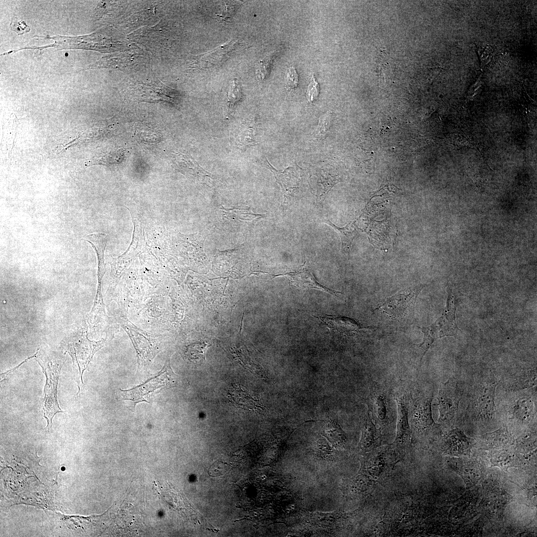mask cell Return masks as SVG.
Listing matches in <instances>:
<instances>
[{"label":"cell","mask_w":537,"mask_h":537,"mask_svg":"<svg viewBox=\"0 0 537 537\" xmlns=\"http://www.w3.org/2000/svg\"><path fill=\"white\" fill-rule=\"evenodd\" d=\"M62 354L48 348H41L34 355L35 360L41 367L46 376L42 410L47 421L46 428L50 430L52 420L58 413L64 412L59 407L57 388L61 370L66 358Z\"/></svg>","instance_id":"obj_1"},{"label":"cell","mask_w":537,"mask_h":537,"mask_svg":"<svg viewBox=\"0 0 537 537\" xmlns=\"http://www.w3.org/2000/svg\"><path fill=\"white\" fill-rule=\"evenodd\" d=\"M499 380L490 371L475 381L468 393L466 415L475 420L490 421L495 416V389Z\"/></svg>","instance_id":"obj_2"},{"label":"cell","mask_w":537,"mask_h":537,"mask_svg":"<svg viewBox=\"0 0 537 537\" xmlns=\"http://www.w3.org/2000/svg\"><path fill=\"white\" fill-rule=\"evenodd\" d=\"M448 293L446 307L441 317L429 327H418L424 334L422 343L418 345L422 351L420 363L435 341L446 336H455L460 331L455 321V298L451 290H448Z\"/></svg>","instance_id":"obj_3"},{"label":"cell","mask_w":537,"mask_h":537,"mask_svg":"<svg viewBox=\"0 0 537 537\" xmlns=\"http://www.w3.org/2000/svg\"><path fill=\"white\" fill-rule=\"evenodd\" d=\"M433 396V391L424 392L415 398L412 393L408 411L412 438L421 440L439 429L440 425L435 423L432 417Z\"/></svg>","instance_id":"obj_4"},{"label":"cell","mask_w":537,"mask_h":537,"mask_svg":"<svg viewBox=\"0 0 537 537\" xmlns=\"http://www.w3.org/2000/svg\"><path fill=\"white\" fill-rule=\"evenodd\" d=\"M365 453L359 474L375 484L388 474L402 455L391 444L381 446Z\"/></svg>","instance_id":"obj_5"},{"label":"cell","mask_w":537,"mask_h":537,"mask_svg":"<svg viewBox=\"0 0 537 537\" xmlns=\"http://www.w3.org/2000/svg\"><path fill=\"white\" fill-rule=\"evenodd\" d=\"M396 401L398 416L396 436L391 445L401 454L410 449L412 435L408 419L409 403L412 393L407 383H399L392 391Z\"/></svg>","instance_id":"obj_6"},{"label":"cell","mask_w":537,"mask_h":537,"mask_svg":"<svg viewBox=\"0 0 537 537\" xmlns=\"http://www.w3.org/2000/svg\"><path fill=\"white\" fill-rule=\"evenodd\" d=\"M100 345V343H94L90 341L87 338L86 330L82 328L77 329L63 340L62 348L65 353L69 354L74 365L77 366V373L79 372V380L82 381L83 372L86 369L93 354Z\"/></svg>","instance_id":"obj_7"},{"label":"cell","mask_w":537,"mask_h":537,"mask_svg":"<svg viewBox=\"0 0 537 537\" xmlns=\"http://www.w3.org/2000/svg\"><path fill=\"white\" fill-rule=\"evenodd\" d=\"M423 286L409 288L387 298L378 305L374 310L379 309L391 318L407 320L413 318L417 297Z\"/></svg>","instance_id":"obj_8"},{"label":"cell","mask_w":537,"mask_h":537,"mask_svg":"<svg viewBox=\"0 0 537 537\" xmlns=\"http://www.w3.org/2000/svg\"><path fill=\"white\" fill-rule=\"evenodd\" d=\"M392 396V391L382 384L374 383L370 388L366 403L375 423L381 429L389 426L394 420Z\"/></svg>","instance_id":"obj_9"},{"label":"cell","mask_w":537,"mask_h":537,"mask_svg":"<svg viewBox=\"0 0 537 537\" xmlns=\"http://www.w3.org/2000/svg\"><path fill=\"white\" fill-rule=\"evenodd\" d=\"M462 394V391L455 379H450L441 384L437 396L440 424L447 425L453 423Z\"/></svg>","instance_id":"obj_10"},{"label":"cell","mask_w":537,"mask_h":537,"mask_svg":"<svg viewBox=\"0 0 537 537\" xmlns=\"http://www.w3.org/2000/svg\"><path fill=\"white\" fill-rule=\"evenodd\" d=\"M171 368L169 362H167L158 375L147 380L144 383L132 389L122 390L125 399L132 401L134 407L137 403L145 401L148 394L157 389L173 386L178 377Z\"/></svg>","instance_id":"obj_11"},{"label":"cell","mask_w":537,"mask_h":537,"mask_svg":"<svg viewBox=\"0 0 537 537\" xmlns=\"http://www.w3.org/2000/svg\"><path fill=\"white\" fill-rule=\"evenodd\" d=\"M175 167L183 174L194 177L200 182L210 185L214 177L203 170L191 157L181 153L173 154Z\"/></svg>","instance_id":"obj_12"},{"label":"cell","mask_w":537,"mask_h":537,"mask_svg":"<svg viewBox=\"0 0 537 537\" xmlns=\"http://www.w3.org/2000/svg\"><path fill=\"white\" fill-rule=\"evenodd\" d=\"M382 442L381 428L376 427L367 412L362 421L361 436L358 446V450L367 453L382 446Z\"/></svg>","instance_id":"obj_13"},{"label":"cell","mask_w":537,"mask_h":537,"mask_svg":"<svg viewBox=\"0 0 537 537\" xmlns=\"http://www.w3.org/2000/svg\"><path fill=\"white\" fill-rule=\"evenodd\" d=\"M285 275L293 285L301 288H312L324 291L333 295L338 296L341 292L325 287L319 283L313 273L305 267L295 271L286 272L275 276Z\"/></svg>","instance_id":"obj_14"},{"label":"cell","mask_w":537,"mask_h":537,"mask_svg":"<svg viewBox=\"0 0 537 537\" xmlns=\"http://www.w3.org/2000/svg\"><path fill=\"white\" fill-rule=\"evenodd\" d=\"M317 318L330 330L347 336L354 335L364 329L355 320L344 316L325 314Z\"/></svg>","instance_id":"obj_15"},{"label":"cell","mask_w":537,"mask_h":537,"mask_svg":"<svg viewBox=\"0 0 537 537\" xmlns=\"http://www.w3.org/2000/svg\"><path fill=\"white\" fill-rule=\"evenodd\" d=\"M85 239L90 243L94 249L97 259L98 291H100V284L105 272L104 254L108 241V235L103 233H94L87 235Z\"/></svg>","instance_id":"obj_16"},{"label":"cell","mask_w":537,"mask_h":537,"mask_svg":"<svg viewBox=\"0 0 537 537\" xmlns=\"http://www.w3.org/2000/svg\"><path fill=\"white\" fill-rule=\"evenodd\" d=\"M220 209L223 213V216L234 225L245 226L254 224L264 217L263 215L255 214L246 207H234L225 208L223 207Z\"/></svg>","instance_id":"obj_17"},{"label":"cell","mask_w":537,"mask_h":537,"mask_svg":"<svg viewBox=\"0 0 537 537\" xmlns=\"http://www.w3.org/2000/svg\"><path fill=\"white\" fill-rule=\"evenodd\" d=\"M510 414L517 421L527 423L535 416V406L531 396H522L515 400L511 406Z\"/></svg>","instance_id":"obj_18"},{"label":"cell","mask_w":537,"mask_h":537,"mask_svg":"<svg viewBox=\"0 0 537 537\" xmlns=\"http://www.w3.org/2000/svg\"><path fill=\"white\" fill-rule=\"evenodd\" d=\"M324 222L338 232L341 240V250L349 256L353 241L358 232L355 221L350 222L343 227L337 226L328 219L325 220Z\"/></svg>","instance_id":"obj_19"},{"label":"cell","mask_w":537,"mask_h":537,"mask_svg":"<svg viewBox=\"0 0 537 537\" xmlns=\"http://www.w3.org/2000/svg\"><path fill=\"white\" fill-rule=\"evenodd\" d=\"M265 164L269 170L274 174V176L281 186L283 195L286 197L295 189L297 183L296 180L292 175V172L289 169H285L283 171L277 170L271 165L266 159Z\"/></svg>","instance_id":"obj_20"},{"label":"cell","mask_w":537,"mask_h":537,"mask_svg":"<svg viewBox=\"0 0 537 537\" xmlns=\"http://www.w3.org/2000/svg\"><path fill=\"white\" fill-rule=\"evenodd\" d=\"M256 124L254 117L245 119L240 124L236 136V143L239 147L254 145L256 142L255 130Z\"/></svg>","instance_id":"obj_21"},{"label":"cell","mask_w":537,"mask_h":537,"mask_svg":"<svg viewBox=\"0 0 537 537\" xmlns=\"http://www.w3.org/2000/svg\"><path fill=\"white\" fill-rule=\"evenodd\" d=\"M124 157L125 153L122 149H113L99 157L90 159L86 163V165L88 166L95 165H117L122 162Z\"/></svg>","instance_id":"obj_22"},{"label":"cell","mask_w":537,"mask_h":537,"mask_svg":"<svg viewBox=\"0 0 537 537\" xmlns=\"http://www.w3.org/2000/svg\"><path fill=\"white\" fill-rule=\"evenodd\" d=\"M324 432L334 445L344 446L347 443L346 434L335 420H331L326 425Z\"/></svg>","instance_id":"obj_23"},{"label":"cell","mask_w":537,"mask_h":537,"mask_svg":"<svg viewBox=\"0 0 537 537\" xmlns=\"http://www.w3.org/2000/svg\"><path fill=\"white\" fill-rule=\"evenodd\" d=\"M236 79L231 83V86L227 93V98L225 104V115L227 118L233 116L235 114L236 107L242 98L241 89Z\"/></svg>","instance_id":"obj_24"},{"label":"cell","mask_w":537,"mask_h":537,"mask_svg":"<svg viewBox=\"0 0 537 537\" xmlns=\"http://www.w3.org/2000/svg\"><path fill=\"white\" fill-rule=\"evenodd\" d=\"M467 443L468 442L465 436L459 430H454L443 438L442 448L445 452L449 453L458 448V446H463L467 444Z\"/></svg>","instance_id":"obj_25"},{"label":"cell","mask_w":537,"mask_h":537,"mask_svg":"<svg viewBox=\"0 0 537 537\" xmlns=\"http://www.w3.org/2000/svg\"><path fill=\"white\" fill-rule=\"evenodd\" d=\"M232 391L243 398L232 399L233 401L236 402L235 403L238 404L240 401L242 400V402L240 405L242 406V407H247L252 409L261 407L259 401L252 397L249 394H247V392L245 391L246 390H243V389L242 390L241 388L234 387Z\"/></svg>","instance_id":"obj_26"},{"label":"cell","mask_w":537,"mask_h":537,"mask_svg":"<svg viewBox=\"0 0 537 537\" xmlns=\"http://www.w3.org/2000/svg\"><path fill=\"white\" fill-rule=\"evenodd\" d=\"M331 118V114L327 113L321 118L316 129L315 137L317 139H322L326 134L329 128Z\"/></svg>","instance_id":"obj_27"},{"label":"cell","mask_w":537,"mask_h":537,"mask_svg":"<svg viewBox=\"0 0 537 537\" xmlns=\"http://www.w3.org/2000/svg\"><path fill=\"white\" fill-rule=\"evenodd\" d=\"M10 26L11 29L16 32L18 35L23 34L30 31L29 26L26 24L24 21L19 20L15 17L12 18Z\"/></svg>","instance_id":"obj_28"},{"label":"cell","mask_w":537,"mask_h":537,"mask_svg":"<svg viewBox=\"0 0 537 537\" xmlns=\"http://www.w3.org/2000/svg\"><path fill=\"white\" fill-rule=\"evenodd\" d=\"M286 84L290 89H294L298 84V75L295 69L291 67L289 68V72L286 76Z\"/></svg>","instance_id":"obj_29"},{"label":"cell","mask_w":537,"mask_h":537,"mask_svg":"<svg viewBox=\"0 0 537 537\" xmlns=\"http://www.w3.org/2000/svg\"><path fill=\"white\" fill-rule=\"evenodd\" d=\"M318 83L315 81L314 78L311 79V82L308 88V94L310 101H313L316 98L318 94Z\"/></svg>","instance_id":"obj_30"},{"label":"cell","mask_w":537,"mask_h":537,"mask_svg":"<svg viewBox=\"0 0 537 537\" xmlns=\"http://www.w3.org/2000/svg\"><path fill=\"white\" fill-rule=\"evenodd\" d=\"M337 181L333 177L329 176L327 178L324 177L321 178V183H323L324 188V196H326L327 193L329 191L331 187L337 183Z\"/></svg>","instance_id":"obj_31"}]
</instances>
